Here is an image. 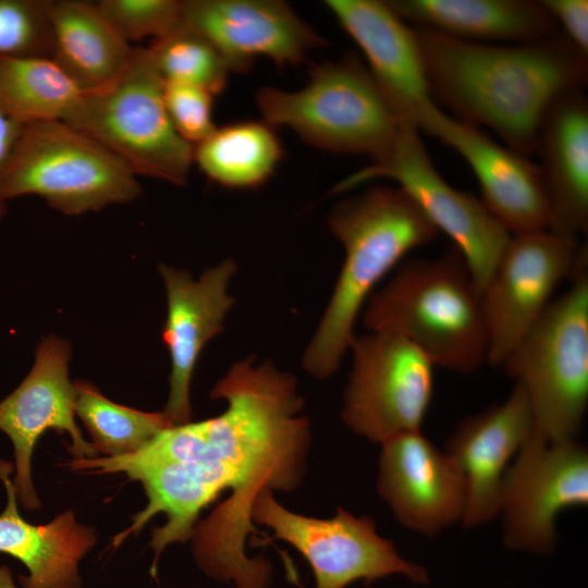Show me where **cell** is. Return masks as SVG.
Masks as SVG:
<instances>
[{"label": "cell", "instance_id": "obj_1", "mask_svg": "<svg viewBox=\"0 0 588 588\" xmlns=\"http://www.w3.org/2000/svg\"><path fill=\"white\" fill-rule=\"evenodd\" d=\"M211 397L226 409L212 418L171 426L138 451L69 462L72 470L122 473L142 483L146 507L112 546L137 535L157 514L167 522L151 534V575L167 546L193 539L195 560L207 575L236 588H266L270 565L249 559L245 540L257 532L253 506L264 490L295 489L305 469L309 422L295 378L266 362L234 364Z\"/></svg>", "mask_w": 588, "mask_h": 588}, {"label": "cell", "instance_id": "obj_2", "mask_svg": "<svg viewBox=\"0 0 588 588\" xmlns=\"http://www.w3.org/2000/svg\"><path fill=\"white\" fill-rule=\"evenodd\" d=\"M432 99L460 120L536 154L539 127L561 96L584 89L588 54L564 35L528 44H480L415 26Z\"/></svg>", "mask_w": 588, "mask_h": 588}, {"label": "cell", "instance_id": "obj_3", "mask_svg": "<svg viewBox=\"0 0 588 588\" xmlns=\"http://www.w3.org/2000/svg\"><path fill=\"white\" fill-rule=\"evenodd\" d=\"M329 228L345 259L302 365L317 379L334 373L355 338V320L373 287L411 250L430 243L437 228L399 186H375L340 201Z\"/></svg>", "mask_w": 588, "mask_h": 588}, {"label": "cell", "instance_id": "obj_4", "mask_svg": "<svg viewBox=\"0 0 588 588\" xmlns=\"http://www.w3.org/2000/svg\"><path fill=\"white\" fill-rule=\"evenodd\" d=\"M370 332L400 335L433 364L469 373L487 363L481 292L454 246L437 258H416L371 295L363 311Z\"/></svg>", "mask_w": 588, "mask_h": 588}, {"label": "cell", "instance_id": "obj_5", "mask_svg": "<svg viewBox=\"0 0 588 588\" xmlns=\"http://www.w3.org/2000/svg\"><path fill=\"white\" fill-rule=\"evenodd\" d=\"M255 100L262 120L272 126L290 127L319 149L370 159L383 154L411 125L354 53L313 66L302 89L266 86Z\"/></svg>", "mask_w": 588, "mask_h": 588}, {"label": "cell", "instance_id": "obj_6", "mask_svg": "<svg viewBox=\"0 0 588 588\" xmlns=\"http://www.w3.org/2000/svg\"><path fill=\"white\" fill-rule=\"evenodd\" d=\"M500 367L528 394L532 434L576 438L588 405V255Z\"/></svg>", "mask_w": 588, "mask_h": 588}, {"label": "cell", "instance_id": "obj_7", "mask_svg": "<svg viewBox=\"0 0 588 588\" xmlns=\"http://www.w3.org/2000/svg\"><path fill=\"white\" fill-rule=\"evenodd\" d=\"M133 170L93 137L63 121L24 124L0 174V199L37 195L77 216L140 194Z\"/></svg>", "mask_w": 588, "mask_h": 588}, {"label": "cell", "instance_id": "obj_8", "mask_svg": "<svg viewBox=\"0 0 588 588\" xmlns=\"http://www.w3.org/2000/svg\"><path fill=\"white\" fill-rule=\"evenodd\" d=\"M164 79L147 48H134L110 85L84 93L63 122L93 137L136 175L184 185L194 146L174 130L163 100Z\"/></svg>", "mask_w": 588, "mask_h": 588}, {"label": "cell", "instance_id": "obj_9", "mask_svg": "<svg viewBox=\"0 0 588 588\" xmlns=\"http://www.w3.org/2000/svg\"><path fill=\"white\" fill-rule=\"evenodd\" d=\"M378 177L396 182L437 230L451 237L481 292L511 234L481 199L451 186L439 174L415 126L406 125L383 154L341 180L331 193Z\"/></svg>", "mask_w": 588, "mask_h": 588}, {"label": "cell", "instance_id": "obj_10", "mask_svg": "<svg viewBox=\"0 0 588 588\" xmlns=\"http://www.w3.org/2000/svg\"><path fill=\"white\" fill-rule=\"evenodd\" d=\"M253 519L274 531L270 539L293 546L309 563L316 588H345L356 580L402 575L416 585H427L421 565L404 559L391 540L378 535L369 516L356 517L338 507L332 518H315L289 511L271 490H264L252 512Z\"/></svg>", "mask_w": 588, "mask_h": 588}, {"label": "cell", "instance_id": "obj_11", "mask_svg": "<svg viewBox=\"0 0 588 588\" xmlns=\"http://www.w3.org/2000/svg\"><path fill=\"white\" fill-rule=\"evenodd\" d=\"M342 418L375 443L420 430L433 391V364L413 343L385 332L355 336Z\"/></svg>", "mask_w": 588, "mask_h": 588}, {"label": "cell", "instance_id": "obj_12", "mask_svg": "<svg viewBox=\"0 0 588 588\" xmlns=\"http://www.w3.org/2000/svg\"><path fill=\"white\" fill-rule=\"evenodd\" d=\"M587 255L578 238L550 230L511 236L481 291L489 365H502Z\"/></svg>", "mask_w": 588, "mask_h": 588}, {"label": "cell", "instance_id": "obj_13", "mask_svg": "<svg viewBox=\"0 0 588 588\" xmlns=\"http://www.w3.org/2000/svg\"><path fill=\"white\" fill-rule=\"evenodd\" d=\"M588 504V452L576 439L549 442L530 434L509 466L501 490L503 542L549 555L558 515Z\"/></svg>", "mask_w": 588, "mask_h": 588}, {"label": "cell", "instance_id": "obj_14", "mask_svg": "<svg viewBox=\"0 0 588 588\" xmlns=\"http://www.w3.org/2000/svg\"><path fill=\"white\" fill-rule=\"evenodd\" d=\"M71 344L64 338H41L34 364L22 382L0 401V432L9 437L14 449V486L17 500L26 510H37L32 457L38 439L49 429L66 432L71 453L76 458L94 457L97 452L82 436L75 421V387L69 377Z\"/></svg>", "mask_w": 588, "mask_h": 588}, {"label": "cell", "instance_id": "obj_15", "mask_svg": "<svg viewBox=\"0 0 588 588\" xmlns=\"http://www.w3.org/2000/svg\"><path fill=\"white\" fill-rule=\"evenodd\" d=\"M417 128L455 150L470 167L481 201L510 234L550 230L551 212L538 164L498 144L478 126L454 119L434 102L420 113Z\"/></svg>", "mask_w": 588, "mask_h": 588}, {"label": "cell", "instance_id": "obj_16", "mask_svg": "<svg viewBox=\"0 0 588 588\" xmlns=\"http://www.w3.org/2000/svg\"><path fill=\"white\" fill-rule=\"evenodd\" d=\"M180 25L211 42L236 73L248 72L257 57L295 65L327 44L280 0H185Z\"/></svg>", "mask_w": 588, "mask_h": 588}, {"label": "cell", "instance_id": "obj_17", "mask_svg": "<svg viewBox=\"0 0 588 588\" xmlns=\"http://www.w3.org/2000/svg\"><path fill=\"white\" fill-rule=\"evenodd\" d=\"M377 489L405 527L433 537L462 522L466 486L462 471L421 430L381 443Z\"/></svg>", "mask_w": 588, "mask_h": 588}, {"label": "cell", "instance_id": "obj_18", "mask_svg": "<svg viewBox=\"0 0 588 588\" xmlns=\"http://www.w3.org/2000/svg\"><path fill=\"white\" fill-rule=\"evenodd\" d=\"M235 271L231 258L206 269L198 280L183 269L159 267L168 305L162 340L171 359L163 413L172 426L191 420L192 376L204 346L223 330V321L234 304L228 287Z\"/></svg>", "mask_w": 588, "mask_h": 588}, {"label": "cell", "instance_id": "obj_19", "mask_svg": "<svg viewBox=\"0 0 588 588\" xmlns=\"http://www.w3.org/2000/svg\"><path fill=\"white\" fill-rule=\"evenodd\" d=\"M532 429L528 394L520 383L515 382L503 403L463 419L449 437L445 452L462 471L466 486L461 522L465 527L482 525L499 514L502 483L510 461Z\"/></svg>", "mask_w": 588, "mask_h": 588}, {"label": "cell", "instance_id": "obj_20", "mask_svg": "<svg viewBox=\"0 0 588 588\" xmlns=\"http://www.w3.org/2000/svg\"><path fill=\"white\" fill-rule=\"evenodd\" d=\"M324 4L363 51L369 72L391 106L417 128L420 113L434 101L414 27L387 1L327 0Z\"/></svg>", "mask_w": 588, "mask_h": 588}, {"label": "cell", "instance_id": "obj_21", "mask_svg": "<svg viewBox=\"0 0 588 588\" xmlns=\"http://www.w3.org/2000/svg\"><path fill=\"white\" fill-rule=\"evenodd\" d=\"M550 231L578 238L588 231V100L584 89L558 98L539 127L537 149Z\"/></svg>", "mask_w": 588, "mask_h": 588}, {"label": "cell", "instance_id": "obj_22", "mask_svg": "<svg viewBox=\"0 0 588 588\" xmlns=\"http://www.w3.org/2000/svg\"><path fill=\"white\" fill-rule=\"evenodd\" d=\"M12 466L0 460V479L7 504L0 513V552L26 566L20 575L22 588H81L78 564L96 543L93 528L76 520L71 511L44 525H33L19 513L17 495L11 479Z\"/></svg>", "mask_w": 588, "mask_h": 588}, {"label": "cell", "instance_id": "obj_23", "mask_svg": "<svg viewBox=\"0 0 588 588\" xmlns=\"http://www.w3.org/2000/svg\"><path fill=\"white\" fill-rule=\"evenodd\" d=\"M405 22L454 38L480 44H528L559 35V25L531 0H392Z\"/></svg>", "mask_w": 588, "mask_h": 588}, {"label": "cell", "instance_id": "obj_24", "mask_svg": "<svg viewBox=\"0 0 588 588\" xmlns=\"http://www.w3.org/2000/svg\"><path fill=\"white\" fill-rule=\"evenodd\" d=\"M50 58L85 93L114 82L128 65L134 48L98 11L79 0H47Z\"/></svg>", "mask_w": 588, "mask_h": 588}, {"label": "cell", "instance_id": "obj_25", "mask_svg": "<svg viewBox=\"0 0 588 588\" xmlns=\"http://www.w3.org/2000/svg\"><path fill=\"white\" fill-rule=\"evenodd\" d=\"M283 152L274 126L265 120H249L216 127L194 146L193 162L221 186L252 189L270 179Z\"/></svg>", "mask_w": 588, "mask_h": 588}, {"label": "cell", "instance_id": "obj_26", "mask_svg": "<svg viewBox=\"0 0 588 588\" xmlns=\"http://www.w3.org/2000/svg\"><path fill=\"white\" fill-rule=\"evenodd\" d=\"M84 93L50 57L0 58V107L22 125L65 121Z\"/></svg>", "mask_w": 588, "mask_h": 588}, {"label": "cell", "instance_id": "obj_27", "mask_svg": "<svg viewBox=\"0 0 588 588\" xmlns=\"http://www.w3.org/2000/svg\"><path fill=\"white\" fill-rule=\"evenodd\" d=\"M75 415L85 425L96 452L105 457L134 453L172 424L163 412H144L107 399L87 381L74 382Z\"/></svg>", "mask_w": 588, "mask_h": 588}, {"label": "cell", "instance_id": "obj_28", "mask_svg": "<svg viewBox=\"0 0 588 588\" xmlns=\"http://www.w3.org/2000/svg\"><path fill=\"white\" fill-rule=\"evenodd\" d=\"M164 81L222 93L230 70L218 50L201 35L179 26L147 47Z\"/></svg>", "mask_w": 588, "mask_h": 588}, {"label": "cell", "instance_id": "obj_29", "mask_svg": "<svg viewBox=\"0 0 588 588\" xmlns=\"http://www.w3.org/2000/svg\"><path fill=\"white\" fill-rule=\"evenodd\" d=\"M50 54L47 0H0V58Z\"/></svg>", "mask_w": 588, "mask_h": 588}, {"label": "cell", "instance_id": "obj_30", "mask_svg": "<svg viewBox=\"0 0 588 588\" xmlns=\"http://www.w3.org/2000/svg\"><path fill=\"white\" fill-rule=\"evenodd\" d=\"M95 5L127 42L144 37L161 38L181 22L177 0H99Z\"/></svg>", "mask_w": 588, "mask_h": 588}, {"label": "cell", "instance_id": "obj_31", "mask_svg": "<svg viewBox=\"0 0 588 588\" xmlns=\"http://www.w3.org/2000/svg\"><path fill=\"white\" fill-rule=\"evenodd\" d=\"M163 100L174 130L191 145H197L217 127L212 121L213 95L207 90L164 81Z\"/></svg>", "mask_w": 588, "mask_h": 588}, {"label": "cell", "instance_id": "obj_32", "mask_svg": "<svg viewBox=\"0 0 588 588\" xmlns=\"http://www.w3.org/2000/svg\"><path fill=\"white\" fill-rule=\"evenodd\" d=\"M565 37L581 52L588 54V1L542 0Z\"/></svg>", "mask_w": 588, "mask_h": 588}, {"label": "cell", "instance_id": "obj_33", "mask_svg": "<svg viewBox=\"0 0 588 588\" xmlns=\"http://www.w3.org/2000/svg\"><path fill=\"white\" fill-rule=\"evenodd\" d=\"M22 124L11 119L0 107V174L20 135ZM7 212L5 203L0 199V221Z\"/></svg>", "mask_w": 588, "mask_h": 588}, {"label": "cell", "instance_id": "obj_34", "mask_svg": "<svg viewBox=\"0 0 588 588\" xmlns=\"http://www.w3.org/2000/svg\"><path fill=\"white\" fill-rule=\"evenodd\" d=\"M0 588H16L9 567L0 565Z\"/></svg>", "mask_w": 588, "mask_h": 588}]
</instances>
